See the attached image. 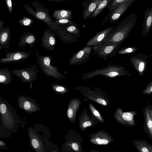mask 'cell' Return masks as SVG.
Masks as SVG:
<instances>
[{
	"label": "cell",
	"mask_w": 152,
	"mask_h": 152,
	"mask_svg": "<svg viewBox=\"0 0 152 152\" xmlns=\"http://www.w3.org/2000/svg\"><path fill=\"white\" fill-rule=\"evenodd\" d=\"M94 88V89L91 90V87L80 86L76 88L89 99L102 105L107 106L110 103V100L106 93L98 88Z\"/></svg>",
	"instance_id": "5"
},
{
	"label": "cell",
	"mask_w": 152,
	"mask_h": 152,
	"mask_svg": "<svg viewBox=\"0 0 152 152\" xmlns=\"http://www.w3.org/2000/svg\"><path fill=\"white\" fill-rule=\"evenodd\" d=\"M61 26H62V27L60 28L66 32L70 34L77 38L80 37V30L77 27L76 23Z\"/></svg>",
	"instance_id": "28"
},
{
	"label": "cell",
	"mask_w": 152,
	"mask_h": 152,
	"mask_svg": "<svg viewBox=\"0 0 152 152\" xmlns=\"http://www.w3.org/2000/svg\"><path fill=\"white\" fill-rule=\"evenodd\" d=\"M72 15V10L62 9L54 10L52 14V17L55 20L64 19H67L71 20Z\"/></svg>",
	"instance_id": "25"
},
{
	"label": "cell",
	"mask_w": 152,
	"mask_h": 152,
	"mask_svg": "<svg viewBox=\"0 0 152 152\" xmlns=\"http://www.w3.org/2000/svg\"><path fill=\"white\" fill-rule=\"evenodd\" d=\"M45 4H41L38 1L32 3V6L35 9L34 10L28 4H25L24 9L36 19L45 23L49 29L56 33L60 40L64 43H72L76 42L77 38L66 32L56 25L49 15V9L45 7Z\"/></svg>",
	"instance_id": "1"
},
{
	"label": "cell",
	"mask_w": 152,
	"mask_h": 152,
	"mask_svg": "<svg viewBox=\"0 0 152 152\" xmlns=\"http://www.w3.org/2000/svg\"><path fill=\"white\" fill-rule=\"evenodd\" d=\"M83 142L81 136L75 131H69L67 142L68 152H86L83 149L81 143Z\"/></svg>",
	"instance_id": "10"
},
{
	"label": "cell",
	"mask_w": 152,
	"mask_h": 152,
	"mask_svg": "<svg viewBox=\"0 0 152 152\" xmlns=\"http://www.w3.org/2000/svg\"><path fill=\"white\" fill-rule=\"evenodd\" d=\"M37 65H30L28 67L15 69L10 70L12 74L21 79L24 83H30V88L32 89V83L37 80L40 72Z\"/></svg>",
	"instance_id": "6"
},
{
	"label": "cell",
	"mask_w": 152,
	"mask_h": 152,
	"mask_svg": "<svg viewBox=\"0 0 152 152\" xmlns=\"http://www.w3.org/2000/svg\"><path fill=\"white\" fill-rule=\"evenodd\" d=\"M99 122L92 117H91L86 108L81 111L79 116V126L81 130L84 132L88 127H94Z\"/></svg>",
	"instance_id": "17"
},
{
	"label": "cell",
	"mask_w": 152,
	"mask_h": 152,
	"mask_svg": "<svg viewBox=\"0 0 152 152\" xmlns=\"http://www.w3.org/2000/svg\"><path fill=\"white\" fill-rule=\"evenodd\" d=\"M17 104L20 109L28 114L39 111L41 109L36 100L28 96L18 95Z\"/></svg>",
	"instance_id": "9"
},
{
	"label": "cell",
	"mask_w": 152,
	"mask_h": 152,
	"mask_svg": "<svg viewBox=\"0 0 152 152\" xmlns=\"http://www.w3.org/2000/svg\"><path fill=\"white\" fill-rule=\"evenodd\" d=\"M114 28L113 26L98 33L88 41L86 46H98L103 44Z\"/></svg>",
	"instance_id": "16"
},
{
	"label": "cell",
	"mask_w": 152,
	"mask_h": 152,
	"mask_svg": "<svg viewBox=\"0 0 152 152\" xmlns=\"http://www.w3.org/2000/svg\"><path fill=\"white\" fill-rule=\"evenodd\" d=\"M110 0H103L100 3L91 16L94 19L109 4Z\"/></svg>",
	"instance_id": "31"
},
{
	"label": "cell",
	"mask_w": 152,
	"mask_h": 152,
	"mask_svg": "<svg viewBox=\"0 0 152 152\" xmlns=\"http://www.w3.org/2000/svg\"><path fill=\"white\" fill-rule=\"evenodd\" d=\"M36 41L37 35L34 33L25 31L19 38L18 46L20 48L25 49L27 45H28L31 48H32L34 46Z\"/></svg>",
	"instance_id": "20"
},
{
	"label": "cell",
	"mask_w": 152,
	"mask_h": 152,
	"mask_svg": "<svg viewBox=\"0 0 152 152\" xmlns=\"http://www.w3.org/2000/svg\"><path fill=\"white\" fill-rule=\"evenodd\" d=\"M56 44L55 34L50 29L45 30L42 37L41 46L48 50L52 51Z\"/></svg>",
	"instance_id": "15"
},
{
	"label": "cell",
	"mask_w": 152,
	"mask_h": 152,
	"mask_svg": "<svg viewBox=\"0 0 152 152\" xmlns=\"http://www.w3.org/2000/svg\"><path fill=\"white\" fill-rule=\"evenodd\" d=\"M37 59L36 61L39 66L43 73L48 77H52L59 80H66L65 76L58 71L59 68L51 64V57L49 55H40L37 51L35 52Z\"/></svg>",
	"instance_id": "4"
},
{
	"label": "cell",
	"mask_w": 152,
	"mask_h": 152,
	"mask_svg": "<svg viewBox=\"0 0 152 152\" xmlns=\"http://www.w3.org/2000/svg\"><path fill=\"white\" fill-rule=\"evenodd\" d=\"M152 94V80L146 87L142 92L144 95H149Z\"/></svg>",
	"instance_id": "36"
},
{
	"label": "cell",
	"mask_w": 152,
	"mask_h": 152,
	"mask_svg": "<svg viewBox=\"0 0 152 152\" xmlns=\"http://www.w3.org/2000/svg\"><path fill=\"white\" fill-rule=\"evenodd\" d=\"M148 55L142 53L131 56L130 59L131 64L137 72L139 75L142 76L147 68Z\"/></svg>",
	"instance_id": "11"
},
{
	"label": "cell",
	"mask_w": 152,
	"mask_h": 152,
	"mask_svg": "<svg viewBox=\"0 0 152 152\" xmlns=\"http://www.w3.org/2000/svg\"><path fill=\"white\" fill-rule=\"evenodd\" d=\"M113 152H118V151H113Z\"/></svg>",
	"instance_id": "44"
},
{
	"label": "cell",
	"mask_w": 152,
	"mask_h": 152,
	"mask_svg": "<svg viewBox=\"0 0 152 152\" xmlns=\"http://www.w3.org/2000/svg\"><path fill=\"white\" fill-rule=\"evenodd\" d=\"M31 143L33 148H36L39 146V143L38 141L35 139H33L31 141Z\"/></svg>",
	"instance_id": "38"
},
{
	"label": "cell",
	"mask_w": 152,
	"mask_h": 152,
	"mask_svg": "<svg viewBox=\"0 0 152 152\" xmlns=\"http://www.w3.org/2000/svg\"><path fill=\"white\" fill-rule=\"evenodd\" d=\"M10 28L4 26L0 30V50L4 49L7 51L10 46Z\"/></svg>",
	"instance_id": "22"
},
{
	"label": "cell",
	"mask_w": 152,
	"mask_h": 152,
	"mask_svg": "<svg viewBox=\"0 0 152 152\" xmlns=\"http://www.w3.org/2000/svg\"><path fill=\"white\" fill-rule=\"evenodd\" d=\"M88 136L90 142L94 145H106L114 141L112 136L107 132L102 130L91 133Z\"/></svg>",
	"instance_id": "12"
},
{
	"label": "cell",
	"mask_w": 152,
	"mask_h": 152,
	"mask_svg": "<svg viewBox=\"0 0 152 152\" xmlns=\"http://www.w3.org/2000/svg\"><path fill=\"white\" fill-rule=\"evenodd\" d=\"M102 0H93L84 9L83 12V18L85 20L91 17L93 12Z\"/></svg>",
	"instance_id": "27"
},
{
	"label": "cell",
	"mask_w": 152,
	"mask_h": 152,
	"mask_svg": "<svg viewBox=\"0 0 152 152\" xmlns=\"http://www.w3.org/2000/svg\"><path fill=\"white\" fill-rule=\"evenodd\" d=\"M48 1H55L57 2H62L65 1H67V0H48Z\"/></svg>",
	"instance_id": "39"
},
{
	"label": "cell",
	"mask_w": 152,
	"mask_h": 152,
	"mask_svg": "<svg viewBox=\"0 0 152 152\" xmlns=\"http://www.w3.org/2000/svg\"><path fill=\"white\" fill-rule=\"evenodd\" d=\"M149 111L152 120V109L148 107Z\"/></svg>",
	"instance_id": "41"
},
{
	"label": "cell",
	"mask_w": 152,
	"mask_h": 152,
	"mask_svg": "<svg viewBox=\"0 0 152 152\" xmlns=\"http://www.w3.org/2000/svg\"><path fill=\"white\" fill-rule=\"evenodd\" d=\"M81 102L78 98L72 99L68 105L67 115L69 121L72 123H75L77 113Z\"/></svg>",
	"instance_id": "19"
},
{
	"label": "cell",
	"mask_w": 152,
	"mask_h": 152,
	"mask_svg": "<svg viewBox=\"0 0 152 152\" xmlns=\"http://www.w3.org/2000/svg\"><path fill=\"white\" fill-rule=\"evenodd\" d=\"M5 23V21L3 20L0 21V30L4 27L3 25Z\"/></svg>",
	"instance_id": "40"
},
{
	"label": "cell",
	"mask_w": 152,
	"mask_h": 152,
	"mask_svg": "<svg viewBox=\"0 0 152 152\" xmlns=\"http://www.w3.org/2000/svg\"><path fill=\"white\" fill-rule=\"evenodd\" d=\"M31 54L30 51H22L18 49L15 52L7 51L6 57L0 59V63L7 64L20 62L29 58Z\"/></svg>",
	"instance_id": "13"
},
{
	"label": "cell",
	"mask_w": 152,
	"mask_h": 152,
	"mask_svg": "<svg viewBox=\"0 0 152 152\" xmlns=\"http://www.w3.org/2000/svg\"><path fill=\"white\" fill-rule=\"evenodd\" d=\"M142 113L144 118L143 129L152 140V120L147 106L143 108Z\"/></svg>",
	"instance_id": "23"
},
{
	"label": "cell",
	"mask_w": 152,
	"mask_h": 152,
	"mask_svg": "<svg viewBox=\"0 0 152 152\" xmlns=\"http://www.w3.org/2000/svg\"><path fill=\"white\" fill-rule=\"evenodd\" d=\"M123 108H118L114 114L115 120L119 124L123 126L133 127L136 124L134 117L137 114L135 111L124 112Z\"/></svg>",
	"instance_id": "8"
},
{
	"label": "cell",
	"mask_w": 152,
	"mask_h": 152,
	"mask_svg": "<svg viewBox=\"0 0 152 152\" xmlns=\"http://www.w3.org/2000/svg\"><path fill=\"white\" fill-rule=\"evenodd\" d=\"M97 75H102L106 77H114L116 76H130L131 74L125 67L121 65L111 64V62L109 63L107 67L96 70L83 74L82 78L83 80L91 78Z\"/></svg>",
	"instance_id": "3"
},
{
	"label": "cell",
	"mask_w": 152,
	"mask_h": 152,
	"mask_svg": "<svg viewBox=\"0 0 152 152\" xmlns=\"http://www.w3.org/2000/svg\"><path fill=\"white\" fill-rule=\"evenodd\" d=\"M12 75L10 70L4 67L0 69V83L3 84H10L13 79Z\"/></svg>",
	"instance_id": "26"
},
{
	"label": "cell",
	"mask_w": 152,
	"mask_h": 152,
	"mask_svg": "<svg viewBox=\"0 0 152 152\" xmlns=\"http://www.w3.org/2000/svg\"><path fill=\"white\" fill-rule=\"evenodd\" d=\"M121 44L105 43L98 46H94V53L97 54L101 58L107 60L108 58L115 57L119 49Z\"/></svg>",
	"instance_id": "7"
},
{
	"label": "cell",
	"mask_w": 152,
	"mask_h": 152,
	"mask_svg": "<svg viewBox=\"0 0 152 152\" xmlns=\"http://www.w3.org/2000/svg\"><path fill=\"white\" fill-rule=\"evenodd\" d=\"M132 141L139 152H152V145L145 140H133Z\"/></svg>",
	"instance_id": "24"
},
{
	"label": "cell",
	"mask_w": 152,
	"mask_h": 152,
	"mask_svg": "<svg viewBox=\"0 0 152 152\" xmlns=\"http://www.w3.org/2000/svg\"><path fill=\"white\" fill-rule=\"evenodd\" d=\"M138 50V48L132 46H125L119 48L117 51V54L124 55L133 53Z\"/></svg>",
	"instance_id": "32"
},
{
	"label": "cell",
	"mask_w": 152,
	"mask_h": 152,
	"mask_svg": "<svg viewBox=\"0 0 152 152\" xmlns=\"http://www.w3.org/2000/svg\"><path fill=\"white\" fill-rule=\"evenodd\" d=\"M5 2L10 13L12 14L13 11V2L11 0H5Z\"/></svg>",
	"instance_id": "37"
},
{
	"label": "cell",
	"mask_w": 152,
	"mask_h": 152,
	"mask_svg": "<svg viewBox=\"0 0 152 152\" xmlns=\"http://www.w3.org/2000/svg\"><path fill=\"white\" fill-rule=\"evenodd\" d=\"M151 99H152V95H151ZM148 106V107L152 109V104H148V105H147Z\"/></svg>",
	"instance_id": "43"
},
{
	"label": "cell",
	"mask_w": 152,
	"mask_h": 152,
	"mask_svg": "<svg viewBox=\"0 0 152 152\" xmlns=\"http://www.w3.org/2000/svg\"><path fill=\"white\" fill-rule=\"evenodd\" d=\"M125 0H111V2H110L108 7V9L109 13L112 14L115 10L122 3L125 1Z\"/></svg>",
	"instance_id": "34"
},
{
	"label": "cell",
	"mask_w": 152,
	"mask_h": 152,
	"mask_svg": "<svg viewBox=\"0 0 152 152\" xmlns=\"http://www.w3.org/2000/svg\"><path fill=\"white\" fill-rule=\"evenodd\" d=\"M90 152H101L100 151L96 150L95 149H93L90 151Z\"/></svg>",
	"instance_id": "42"
},
{
	"label": "cell",
	"mask_w": 152,
	"mask_h": 152,
	"mask_svg": "<svg viewBox=\"0 0 152 152\" xmlns=\"http://www.w3.org/2000/svg\"><path fill=\"white\" fill-rule=\"evenodd\" d=\"M136 0H125L113 11L109 19V23H114L118 20L131 5Z\"/></svg>",
	"instance_id": "18"
},
{
	"label": "cell",
	"mask_w": 152,
	"mask_h": 152,
	"mask_svg": "<svg viewBox=\"0 0 152 152\" xmlns=\"http://www.w3.org/2000/svg\"><path fill=\"white\" fill-rule=\"evenodd\" d=\"M93 48L91 46H86L77 52L73 54L68 62L72 65H80L88 59Z\"/></svg>",
	"instance_id": "14"
},
{
	"label": "cell",
	"mask_w": 152,
	"mask_h": 152,
	"mask_svg": "<svg viewBox=\"0 0 152 152\" xmlns=\"http://www.w3.org/2000/svg\"><path fill=\"white\" fill-rule=\"evenodd\" d=\"M141 34L142 37H146L152 28V6L145 12L144 20L142 23Z\"/></svg>",
	"instance_id": "21"
},
{
	"label": "cell",
	"mask_w": 152,
	"mask_h": 152,
	"mask_svg": "<svg viewBox=\"0 0 152 152\" xmlns=\"http://www.w3.org/2000/svg\"><path fill=\"white\" fill-rule=\"evenodd\" d=\"M88 107L91 113V117L99 122L102 124L104 123L105 121L103 118L92 104H89Z\"/></svg>",
	"instance_id": "30"
},
{
	"label": "cell",
	"mask_w": 152,
	"mask_h": 152,
	"mask_svg": "<svg viewBox=\"0 0 152 152\" xmlns=\"http://www.w3.org/2000/svg\"><path fill=\"white\" fill-rule=\"evenodd\" d=\"M56 26H58L70 25L75 23L74 22L67 19L59 20L55 21Z\"/></svg>",
	"instance_id": "35"
},
{
	"label": "cell",
	"mask_w": 152,
	"mask_h": 152,
	"mask_svg": "<svg viewBox=\"0 0 152 152\" xmlns=\"http://www.w3.org/2000/svg\"><path fill=\"white\" fill-rule=\"evenodd\" d=\"M50 85L53 90L58 95H64L69 91L68 88L58 83H52Z\"/></svg>",
	"instance_id": "29"
},
{
	"label": "cell",
	"mask_w": 152,
	"mask_h": 152,
	"mask_svg": "<svg viewBox=\"0 0 152 152\" xmlns=\"http://www.w3.org/2000/svg\"><path fill=\"white\" fill-rule=\"evenodd\" d=\"M23 18L18 20V22L20 25L22 26L31 27L33 23V20L31 18L23 15Z\"/></svg>",
	"instance_id": "33"
},
{
	"label": "cell",
	"mask_w": 152,
	"mask_h": 152,
	"mask_svg": "<svg viewBox=\"0 0 152 152\" xmlns=\"http://www.w3.org/2000/svg\"><path fill=\"white\" fill-rule=\"evenodd\" d=\"M138 18V15L136 14H130L113 29L104 43L121 44L129 36L136 23Z\"/></svg>",
	"instance_id": "2"
}]
</instances>
